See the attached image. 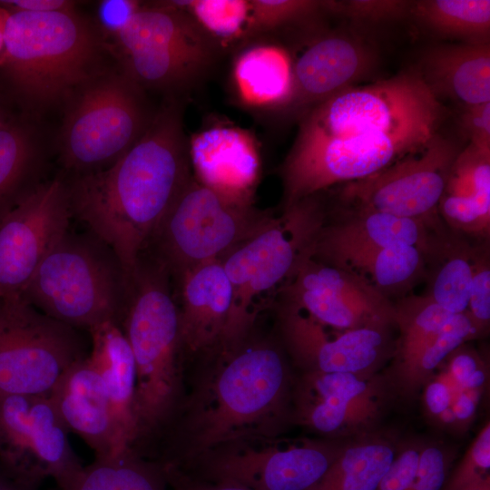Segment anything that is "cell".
<instances>
[{
  "label": "cell",
  "mask_w": 490,
  "mask_h": 490,
  "mask_svg": "<svg viewBox=\"0 0 490 490\" xmlns=\"http://www.w3.org/2000/svg\"><path fill=\"white\" fill-rule=\"evenodd\" d=\"M184 107L183 97L166 96L126 152L68 184L73 215L112 250L129 283L142 250L192 177Z\"/></svg>",
  "instance_id": "6da1fadb"
},
{
  "label": "cell",
  "mask_w": 490,
  "mask_h": 490,
  "mask_svg": "<svg viewBox=\"0 0 490 490\" xmlns=\"http://www.w3.org/2000/svg\"><path fill=\"white\" fill-rule=\"evenodd\" d=\"M5 9L0 78L24 113L62 102L95 76L98 40L74 10Z\"/></svg>",
  "instance_id": "7a4b0ae2"
},
{
  "label": "cell",
  "mask_w": 490,
  "mask_h": 490,
  "mask_svg": "<svg viewBox=\"0 0 490 490\" xmlns=\"http://www.w3.org/2000/svg\"><path fill=\"white\" fill-rule=\"evenodd\" d=\"M227 353L211 382L206 403L183 422L186 458L292 419L294 382L281 351L257 343L240 344Z\"/></svg>",
  "instance_id": "3957f363"
},
{
  "label": "cell",
  "mask_w": 490,
  "mask_h": 490,
  "mask_svg": "<svg viewBox=\"0 0 490 490\" xmlns=\"http://www.w3.org/2000/svg\"><path fill=\"white\" fill-rule=\"evenodd\" d=\"M160 261L132 276L120 326L131 346L136 368L134 417L138 446L166 429L180 405V313Z\"/></svg>",
  "instance_id": "277c9868"
},
{
  "label": "cell",
  "mask_w": 490,
  "mask_h": 490,
  "mask_svg": "<svg viewBox=\"0 0 490 490\" xmlns=\"http://www.w3.org/2000/svg\"><path fill=\"white\" fill-rule=\"evenodd\" d=\"M319 193L309 196L272 216L267 224L240 243L220 261L232 286L233 299L221 346L241 344L260 299L280 290L313 257L327 221Z\"/></svg>",
  "instance_id": "5b68a950"
},
{
  "label": "cell",
  "mask_w": 490,
  "mask_h": 490,
  "mask_svg": "<svg viewBox=\"0 0 490 490\" xmlns=\"http://www.w3.org/2000/svg\"><path fill=\"white\" fill-rule=\"evenodd\" d=\"M129 282L112 250L93 234L67 231L44 257L22 299L44 315L90 331L121 323Z\"/></svg>",
  "instance_id": "8992f818"
},
{
  "label": "cell",
  "mask_w": 490,
  "mask_h": 490,
  "mask_svg": "<svg viewBox=\"0 0 490 490\" xmlns=\"http://www.w3.org/2000/svg\"><path fill=\"white\" fill-rule=\"evenodd\" d=\"M122 73L143 91L182 97L209 76L221 46L170 1L140 5L113 34Z\"/></svg>",
  "instance_id": "52a82bcc"
},
{
  "label": "cell",
  "mask_w": 490,
  "mask_h": 490,
  "mask_svg": "<svg viewBox=\"0 0 490 490\" xmlns=\"http://www.w3.org/2000/svg\"><path fill=\"white\" fill-rule=\"evenodd\" d=\"M74 93L61 132L64 165L79 174L110 166L145 132L152 113L126 74L94 76Z\"/></svg>",
  "instance_id": "ba28073f"
},
{
  "label": "cell",
  "mask_w": 490,
  "mask_h": 490,
  "mask_svg": "<svg viewBox=\"0 0 490 490\" xmlns=\"http://www.w3.org/2000/svg\"><path fill=\"white\" fill-rule=\"evenodd\" d=\"M443 108L419 72H404L369 85L350 87L299 117L295 142L392 132L439 124Z\"/></svg>",
  "instance_id": "9c48e42d"
},
{
  "label": "cell",
  "mask_w": 490,
  "mask_h": 490,
  "mask_svg": "<svg viewBox=\"0 0 490 490\" xmlns=\"http://www.w3.org/2000/svg\"><path fill=\"white\" fill-rule=\"evenodd\" d=\"M437 124H421L392 132L294 142L280 170L282 209L338 184L365 179L423 147Z\"/></svg>",
  "instance_id": "30bf717a"
},
{
  "label": "cell",
  "mask_w": 490,
  "mask_h": 490,
  "mask_svg": "<svg viewBox=\"0 0 490 490\" xmlns=\"http://www.w3.org/2000/svg\"><path fill=\"white\" fill-rule=\"evenodd\" d=\"M272 215L232 201L191 177L152 239L161 262L178 275L221 260L269 222Z\"/></svg>",
  "instance_id": "8fae6325"
},
{
  "label": "cell",
  "mask_w": 490,
  "mask_h": 490,
  "mask_svg": "<svg viewBox=\"0 0 490 490\" xmlns=\"http://www.w3.org/2000/svg\"><path fill=\"white\" fill-rule=\"evenodd\" d=\"M83 358L74 328L23 299L2 302L0 397L49 396L64 372Z\"/></svg>",
  "instance_id": "7c38bea8"
},
{
  "label": "cell",
  "mask_w": 490,
  "mask_h": 490,
  "mask_svg": "<svg viewBox=\"0 0 490 490\" xmlns=\"http://www.w3.org/2000/svg\"><path fill=\"white\" fill-rule=\"evenodd\" d=\"M460 151L456 142L436 132L420 149L365 179L346 183L340 200L345 205L420 220L446 236L438 204Z\"/></svg>",
  "instance_id": "4fadbf2b"
},
{
  "label": "cell",
  "mask_w": 490,
  "mask_h": 490,
  "mask_svg": "<svg viewBox=\"0 0 490 490\" xmlns=\"http://www.w3.org/2000/svg\"><path fill=\"white\" fill-rule=\"evenodd\" d=\"M73 215L68 185L55 179L33 184L0 211V301L22 295Z\"/></svg>",
  "instance_id": "5bb4252c"
},
{
  "label": "cell",
  "mask_w": 490,
  "mask_h": 490,
  "mask_svg": "<svg viewBox=\"0 0 490 490\" xmlns=\"http://www.w3.org/2000/svg\"><path fill=\"white\" fill-rule=\"evenodd\" d=\"M49 396L0 397V466L25 485L52 475L66 490L83 468Z\"/></svg>",
  "instance_id": "9a60e30c"
},
{
  "label": "cell",
  "mask_w": 490,
  "mask_h": 490,
  "mask_svg": "<svg viewBox=\"0 0 490 490\" xmlns=\"http://www.w3.org/2000/svg\"><path fill=\"white\" fill-rule=\"evenodd\" d=\"M392 399L381 372H303L294 382L292 420L326 438L348 439L380 428Z\"/></svg>",
  "instance_id": "2e32d148"
},
{
  "label": "cell",
  "mask_w": 490,
  "mask_h": 490,
  "mask_svg": "<svg viewBox=\"0 0 490 490\" xmlns=\"http://www.w3.org/2000/svg\"><path fill=\"white\" fill-rule=\"evenodd\" d=\"M286 304L336 330L396 328L395 306L361 274L307 260L279 290Z\"/></svg>",
  "instance_id": "e0dca14e"
},
{
  "label": "cell",
  "mask_w": 490,
  "mask_h": 490,
  "mask_svg": "<svg viewBox=\"0 0 490 490\" xmlns=\"http://www.w3.org/2000/svg\"><path fill=\"white\" fill-rule=\"evenodd\" d=\"M347 439H306L284 449L212 452L202 478L253 490H311L341 453Z\"/></svg>",
  "instance_id": "ac0fdd59"
},
{
  "label": "cell",
  "mask_w": 490,
  "mask_h": 490,
  "mask_svg": "<svg viewBox=\"0 0 490 490\" xmlns=\"http://www.w3.org/2000/svg\"><path fill=\"white\" fill-rule=\"evenodd\" d=\"M286 347L303 372L375 375L389 363L393 328L338 330L331 335L318 321L290 306L281 309Z\"/></svg>",
  "instance_id": "d6986e66"
},
{
  "label": "cell",
  "mask_w": 490,
  "mask_h": 490,
  "mask_svg": "<svg viewBox=\"0 0 490 490\" xmlns=\"http://www.w3.org/2000/svg\"><path fill=\"white\" fill-rule=\"evenodd\" d=\"M375 54L356 36L331 32L318 34L293 63V96L287 113L300 117L317 104L366 76Z\"/></svg>",
  "instance_id": "ffe728a7"
},
{
  "label": "cell",
  "mask_w": 490,
  "mask_h": 490,
  "mask_svg": "<svg viewBox=\"0 0 490 490\" xmlns=\"http://www.w3.org/2000/svg\"><path fill=\"white\" fill-rule=\"evenodd\" d=\"M346 208L321 229L314 247L315 260L331 264L358 250L411 245L423 250L431 263L442 254L450 237L436 234L417 220L358 206Z\"/></svg>",
  "instance_id": "44dd1931"
},
{
  "label": "cell",
  "mask_w": 490,
  "mask_h": 490,
  "mask_svg": "<svg viewBox=\"0 0 490 490\" xmlns=\"http://www.w3.org/2000/svg\"><path fill=\"white\" fill-rule=\"evenodd\" d=\"M188 145L198 182L232 201L252 204L260 155L249 131L218 122L193 133Z\"/></svg>",
  "instance_id": "7402d4cb"
},
{
  "label": "cell",
  "mask_w": 490,
  "mask_h": 490,
  "mask_svg": "<svg viewBox=\"0 0 490 490\" xmlns=\"http://www.w3.org/2000/svg\"><path fill=\"white\" fill-rule=\"evenodd\" d=\"M489 374L487 355L470 342L455 348L421 390L428 424L456 436L465 435L488 393Z\"/></svg>",
  "instance_id": "603a6c76"
},
{
  "label": "cell",
  "mask_w": 490,
  "mask_h": 490,
  "mask_svg": "<svg viewBox=\"0 0 490 490\" xmlns=\"http://www.w3.org/2000/svg\"><path fill=\"white\" fill-rule=\"evenodd\" d=\"M49 397L68 431L82 437L96 457L126 451L118 438L103 382L87 357L64 372Z\"/></svg>",
  "instance_id": "cb8c5ba5"
},
{
  "label": "cell",
  "mask_w": 490,
  "mask_h": 490,
  "mask_svg": "<svg viewBox=\"0 0 490 490\" xmlns=\"http://www.w3.org/2000/svg\"><path fill=\"white\" fill-rule=\"evenodd\" d=\"M230 85L238 103L257 113H287L293 96V63L279 41L259 38L237 47Z\"/></svg>",
  "instance_id": "d4e9b609"
},
{
  "label": "cell",
  "mask_w": 490,
  "mask_h": 490,
  "mask_svg": "<svg viewBox=\"0 0 490 490\" xmlns=\"http://www.w3.org/2000/svg\"><path fill=\"white\" fill-rule=\"evenodd\" d=\"M179 276L181 348L197 352L221 345L233 299L232 286L221 261L199 265Z\"/></svg>",
  "instance_id": "484cf974"
},
{
  "label": "cell",
  "mask_w": 490,
  "mask_h": 490,
  "mask_svg": "<svg viewBox=\"0 0 490 490\" xmlns=\"http://www.w3.org/2000/svg\"><path fill=\"white\" fill-rule=\"evenodd\" d=\"M89 332L93 348L87 358L103 382L120 444L124 450L135 449L138 440L133 411L136 368L131 346L116 322H105Z\"/></svg>",
  "instance_id": "4316f807"
},
{
  "label": "cell",
  "mask_w": 490,
  "mask_h": 490,
  "mask_svg": "<svg viewBox=\"0 0 490 490\" xmlns=\"http://www.w3.org/2000/svg\"><path fill=\"white\" fill-rule=\"evenodd\" d=\"M419 72L433 94L470 106L490 102V46L442 44L428 49Z\"/></svg>",
  "instance_id": "83f0119b"
},
{
  "label": "cell",
  "mask_w": 490,
  "mask_h": 490,
  "mask_svg": "<svg viewBox=\"0 0 490 490\" xmlns=\"http://www.w3.org/2000/svg\"><path fill=\"white\" fill-rule=\"evenodd\" d=\"M428 257L411 245H393L346 254L329 265L354 270L384 296L401 299L428 276Z\"/></svg>",
  "instance_id": "f1b7e54d"
},
{
  "label": "cell",
  "mask_w": 490,
  "mask_h": 490,
  "mask_svg": "<svg viewBox=\"0 0 490 490\" xmlns=\"http://www.w3.org/2000/svg\"><path fill=\"white\" fill-rule=\"evenodd\" d=\"M398 439L381 428L348 439L338 457L311 490H376L393 460Z\"/></svg>",
  "instance_id": "f546056e"
},
{
  "label": "cell",
  "mask_w": 490,
  "mask_h": 490,
  "mask_svg": "<svg viewBox=\"0 0 490 490\" xmlns=\"http://www.w3.org/2000/svg\"><path fill=\"white\" fill-rule=\"evenodd\" d=\"M395 306V339L392 358L384 375L388 385L394 382L432 341L453 316L426 295H407Z\"/></svg>",
  "instance_id": "4dcf8cb0"
},
{
  "label": "cell",
  "mask_w": 490,
  "mask_h": 490,
  "mask_svg": "<svg viewBox=\"0 0 490 490\" xmlns=\"http://www.w3.org/2000/svg\"><path fill=\"white\" fill-rule=\"evenodd\" d=\"M168 484L164 463L142 459L131 448L94 463L80 473L70 490H165Z\"/></svg>",
  "instance_id": "1f68e13d"
},
{
  "label": "cell",
  "mask_w": 490,
  "mask_h": 490,
  "mask_svg": "<svg viewBox=\"0 0 490 490\" xmlns=\"http://www.w3.org/2000/svg\"><path fill=\"white\" fill-rule=\"evenodd\" d=\"M410 15L433 32L466 44H489V0H422L412 2Z\"/></svg>",
  "instance_id": "d6a6232c"
},
{
  "label": "cell",
  "mask_w": 490,
  "mask_h": 490,
  "mask_svg": "<svg viewBox=\"0 0 490 490\" xmlns=\"http://www.w3.org/2000/svg\"><path fill=\"white\" fill-rule=\"evenodd\" d=\"M479 339L465 313L453 315L407 368L390 384L394 398L411 401L421 393L443 360L460 345Z\"/></svg>",
  "instance_id": "836d02e7"
},
{
  "label": "cell",
  "mask_w": 490,
  "mask_h": 490,
  "mask_svg": "<svg viewBox=\"0 0 490 490\" xmlns=\"http://www.w3.org/2000/svg\"><path fill=\"white\" fill-rule=\"evenodd\" d=\"M454 234V233H453ZM474 246L454 234L427 279L425 295L452 315L464 313L467 308L473 276Z\"/></svg>",
  "instance_id": "e575fe53"
},
{
  "label": "cell",
  "mask_w": 490,
  "mask_h": 490,
  "mask_svg": "<svg viewBox=\"0 0 490 490\" xmlns=\"http://www.w3.org/2000/svg\"><path fill=\"white\" fill-rule=\"evenodd\" d=\"M37 146L26 113L0 129V211L30 186Z\"/></svg>",
  "instance_id": "d590c367"
},
{
  "label": "cell",
  "mask_w": 490,
  "mask_h": 490,
  "mask_svg": "<svg viewBox=\"0 0 490 490\" xmlns=\"http://www.w3.org/2000/svg\"><path fill=\"white\" fill-rule=\"evenodd\" d=\"M250 15L240 44L259 38L278 40L295 26L326 13L323 1L317 0H250Z\"/></svg>",
  "instance_id": "8d00e7d4"
},
{
  "label": "cell",
  "mask_w": 490,
  "mask_h": 490,
  "mask_svg": "<svg viewBox=\"0 0 490 490\" xmlns=\"http://www.w3.org/2000/svg\"><path fill=\"white\" fill-rule=\"evenodd\" d=\"M172 5L189 14L223 49L235 50L246 30L250 0H177Z\"/></svg>",
  "instance_id": "74e56055"
},
{
  "label": "cell",
  "mask_w": 490,
  "mask_h": 490,
  "mask_svg": "<svg viewBox=\"0 0 490 490\" xmlns=\"http://www.w3.org/2000/svg\"><path fill=\"white\" fill-rule=\"evenodd\" d=\"M490 199V149L468 143L456 156L445 192Z\"/></svg>",
  "instance_id": "f35d334b"
},
{
  "label": "cell",
  "mask_w": 490,
  "mask_h": 490,
  "mask_svg": "<svg viewBox=\"0 0 490 490\" xmlns=\"http://www.w3.org/2000/svg\"><path fill=\"white\" fill-rule=\"evenodd\" d=\"M438 214L454 234L470 236L481 242L489 241L490 199L444 193L438 204Z\"/></svg>",
  "instance_id": "ab89813d"
},
{
  "label": "cell",
  "mask_w": 490,
  "mask_h": 490,
  "mask_svg": "<svg viewBox=\"0 0 490 490\" xmlns=\"http://www.w3.org/2000/svg\"><path fill=\"white\" fill-rule=\"evenodd\" d=\"M479 338L485 337L490 328V252L489 241L474 246L473 276L467 308L464 312Z\"/></svg>",
  "instance_id": "60d3db41"
},
{
  "label": "cell",
  "mask_w": 490,
  "mask_h": 490,
  "mask_svg": "<svg viewBox=\"0 0 490 490\" xmlns=\"http://www.w3.org/2000/svg\"><path fill=\"white\" fill-rule=\"evenodd\" d=\"M327 14L336 15L363 24L397 21L410 15L412 2L399 0L323 1Z\"/></svg>",
  "instance_id": "b9f144b4"
},
{
  "label": "cell",
  "mask_w": 490,
  "mask_h": 490,
  "mask_svg": "<svg viewBox=\"0 0 490 490\" xmlns=\"http://www.w3.org/2000/svg\"><path fill=\"white\" fill-rule=\"evenodd\" d=\"M490 422L476 434L462 458L451 469L442 490H465L490 476Z\"/></svg>",
  "instance_id": "7bdbcfd3"
},
{
  "label": "cell",
  "mask_w": 490,
  "mask_h": 490,
  "mask_svg": "<svg viewBox=\"0 0 490 490\" xmlns=\"http://www.w3.org/2000/svg\"><path fill=\"white\" fill-rule=\"evenodd\" d=\"M456 449L443 441L424 439L409 490H442L456 458Z\"/></svg>",
  "instance_id": "ee69618b"
},
{
  "label": "cell",
  "mask_w": 490,
  "mask_h": 490,
  "mask_svg": "<svg viewBox=\"0 0 490 490\" xmlns=\"http://www.w3.org/2000/svg\"><path fill=\"white\" fill-rule=\"evenodd\" d=\"M424 439L419 436L398 439L391 464L376 490H409L418 466Z\"/></svg>",
  "instance_id": "f6af8a7d"
},
{
  "label": "cell",
  "mask_w": 490,
  "mask_h": 490,
  "mask_svg": "<svg viewBox=\"0 0 490 490\" xmlns=\"http://www.w3.org/2000/svg\"><path fill=\"white\" fill-rule=\"evenodd\" d=\"M460 126L469 143L490 149V102L465 106Z\"/></svg>",
  "instance_id": "bcb514c9"
},
{
  "label": "cell",
  "mask_w": 490,
  "mask_h": 490,
  "mask_svg": "<svg viewBox=\"0 0 490 490\" xmlns=\"http://www.w3.org/2000/svg\"><path fill=\"white\" fill-rule=\"evenodd\" d=\"M165 466L168 484L172 490H253L235 484L208 481L186 474L173 466Z\"/></svg>",
  "instance_id": "7dc6e473"
},
{
  "label": "cell",
  "mask_w": 490,
  "mask_h": 490,
  "mask_svg": "<svg viewBox=\"0 0 490 490\" xmlns=\"http://www.w3.org/2000/svg\"><path fill=\"white\" fill-rule=\"evenodd\" d=\"M140 5L130 0L103 1L99 8V17L105 29L115 34Z\"/></svg>",
  "instance_id": "c3c4849f"
},
{
  "label": "cell",
  "mask_w": 490,
  "mask_h": 490,
  "mask_svg": "<svg viewBox=\"0 0 490 490\" xmlns=\"http://www.w3.org/2000/svg\"><path fill=\"white\" fill-rule=\"evenodd\" d=\"M6 9L26 12H58L74 10V2L65 0H11L0 1Z\"/></svg>",
  "instance_id": "681fc988"
},
{
  "label": "cell",
  "mask_w": 490,
  "mask_h": 490,
  "mask_svg": "<svg viewBox=\"0 0 490 490\" xmlns=\"http://www.w3.org/2000/svg\"><path fill=\"white\" fill-rule=\"evenodd\" d=\"M13 104L18 106L0 79V129L24 113L15 110Z\"/></svg>",
  "instance_id": "f907efd6"
},
{
  "label": "cell",
  "mask_w": 490,
  "mask_h": 490,
  "mask_svg": "<svg viewBox=\"0 0 490 490\" xmlns=\"http://www.w3.org/2000/svg\"><path fill=\"white\" fill-rule=\"evenodd\" d=\"M6 15V10L0 5V58L4 52V25Z\"/></svg>",
  "instance_id": "816d5d0a"
},
{
  "label": "cell",
  "mask_w": 490,
  "mask_h": 490,
  "mask_svg": "<svg viewBox=\"0 0 490 490\" xmlns=\"http://www.w3.org/2000/svg\"><path fill=\"white\" fill-rule=\"evenodd\" d=\"M465 490H490V476L484 478Z\"/></svg>",
  "instance_id": "f5cc1de1"
},
{
  "label": "cell",
  "mask_w": 490,
  "mask_h": 490,
  "mask_svg": "<svg viewBox=\"0 0 490 490\" xmlns=\"http://www.w3.org/2000/svg\"><path fill=\"white\" fill-rule=\"evenodd\" d=\"M0 490H19V489H16L14 486H10L8 485H5V484L0 482Z\"/></svg>",
  "instance_id": "db71d44e"
},
{
  "label": "cell",
  "mask_w": 490,
  "mask_h": 490,
  "mask_svg": "<svg viewBox=\"0 0 490 490\" xmlns=\"http://www.w3.org/2000/svg\"><path fill=\"white\" fill-rule=\"evenodd\" d=\"M1 307H2V302L0 301V310H1Z\"/></svg>",
  "instance_id": "11a10c76"
}]
</instances>
